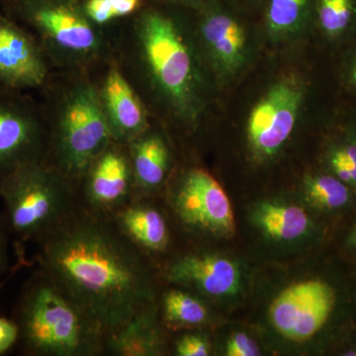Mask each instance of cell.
Here are the masks:
<instances>
[{"label": "cell", "instance_id": "obj_32", "mask_svg": "<svg viewBox=\"0 0 356 356\" xmlns=\"http://www.w3.org/2000/svg\"><path fill=\"white\" fill-rule=\"evenodd\" d=\"M254 1H255V0H254Z\"/></svg>", "mask_w": 356, "mask_h": 356}, {"label": "cell", "instance_id": "obj_18", "mask_svg": "<svg viewBox=\"0 0 356 356\" xmlns=\"http://www.w3.org/2000/svg\"><path fill=\"white\" fill-rule=\"evenodd\" d=\"M348 113L331 126L323 149L322 168L356 193V107Z\"/></svg>", "mask_w": 356, "mask_h": 356}, {"label": "cell", "instance_id": "obj_30", "mask_svg": "<svg viewBox=\"0 0 356 356\" xmlns=\"http://www.w3.org/2000/svg\"><path fill=\"white\" fill-rule=\"evenodd\" d=\"M346 247L348 252L356 257V221L353 222L351 228L348 229L346 236Z\"/></svg>", "mask_w": 356, "mask_h": 356}, {"label": "cell", "instance_id": "obj_21", "mask_svg": "<svg viewBox=\"0 0 356 356\" xmlns=\"http://www.w3.org/2000/svg\"><path fill=\"white\" fill-rule=\"evenodd\" d=\"M313 21L327 43L346 46L356 38V0H314Z\"/></svg>", "mask_w": 356, "mask_h": 356}, {"label": "cell", "instance_id": "obj_25", "mask_svg": "<svg viewBox=\"0 0 356 356\" xmlns=\"http://www.w3.org/2000/svg\"><path fill=\"white\" fill-rule=\"evenodd\" d=\"M227 356H259L261 350L257 341L245 332H234L224 348Z\"/></svg>", "mask_w": 356, "mask_h": 356}, {"label": "cell", "instance_id": "obj_4", "mask_svg": "<svg viewBox=\"0 0 356 356\" xmlns=\"http://www.w3.org/2000/svg\"><path fill=\"white\" fill-rule=\"evenodd\" d=\"M140 36L159 88L178 113L187 120H195L200 109L201 77L179 28L165 14L149 10L140 19Z\"/></svg>", "mask_w": 356, "mask_h": 356}, {"label": "cell", "instance_id": "obj_28", "mask_svg": "<svg viewBox=\"0 0 356 356\" xmlns=\"http://www.w3.org/2000/svg\"><path fill=\"white\" fill-rule=\"evenodd\" d=\"M19 331L14 320L0 317V355H4L18 343Z\"/></svg>", "mask_w": 356, "mask_h": 356}, {"label": "cell", "instance_id": "obj_24", "mask_svg": "<svg viewBox=\"0 0 356 356\" xmlns=\"http://www.w3.org/2000/svg\"><path fill=\"white\" fill-rule=\"evenodd\" d=\"M138 4L139 0H88L86 13L91 20L103 24L133 13Z\"/></svg>", "mask_w": 356, "mask_h": 356}, {"label": "cell", "instance_id": "obj_8", "mask_svg": "<svg viewBox=\"0 0 356 356\" xmlns=\"http://www.w3.org/2000/svg\"><path fill=\"white\" fill-rule=\"evenodd\" d=\"M170 205L178 221L191 231L222 238L235 234L228 194L206 170L192 168L185 172L172 191Z\"/></svg>", "mask_w": 356, "mask_h": 356}, {"label": "cell", "instance_id": "obj_9", "mask_svg": "<svg viewBox=\"0 0 356 356\" xmlns=\"http://www.w3.org/2000/svg\"><path fill=\"white\" fill-rule=\"evenodd\" d=\"M165 277L178 287L216 301L235 298L245 285L241 264L214 252L180 255L166 267Z\"/></svg>", "mask_w": 356, "mask_h": 356}, {"label": "cell", "instance_id": "obj_16", "mask_svg": "<svg viewBox=\"0 0 356 356\" xmlns=\"http://www.w3.org/2000/svg\"><path fill=\"white\" fill-rule=\"evenodd\" d=\"M158 303L147 307L105 339V353L116 356H156L165 353Z\"/></svg>", "mask_w": 356, "mask_h": 356}, {"label": "cell", "instance_id": "obj_23", "mask_svg": "<svg viewBox=\"0 0 356 356\" xmlns=\"http://www.w3.org/2000/svg\"><path fill=\"white\" fill-rule=\"evenodd\" d=\"M163 316L166 324L173 327H201L210 320V312L195 293L184 288H172L161 300Z\"/></svg>", "mask_w": 356, "mask_h": 356}, {"label": "cell", "instance_id": "obj_2", "mask_svg": "<svg viewBox=\"0 0 356 356\" xmlns=\"http://www.w3.org/2000/svg\"><path fill=\"white\" fill-rule=\"evenodd\" d=\"M18 344L35 356H96L105 334L93 318L39 268L26 282L15 310Z\"/></svg>", "mask_w": 356, "mask_h": 356}, {"label": "cell", "instance_id": "obj_6", "mask_svg": "<svg viewBox=\"0 0 356 356\" xmlns=\"http://www.w3.org/2000/svg\"><path fill=\"white\" fill-rule=\"evenodd\" d=\"M306 84L299 76L278 79L254 105L247 123L248 149L255 161L275 158L291 137L302 104Z\"/></svg>", "mask_w": 356, "mask_h": 356}, {"label": "cell", "instance_id": "obj_29", "mask_svg": "<svg viewBox=\"0 0 356 356\" xmlns=\"http://www.w3.org/2000/svg\"><path fill=\"white\" fill-rule=\"evenodd\" d=\"M8 235L3 216H0V278L8 269Z\"/></svg>", "mask_w": 356, "mask_h": 356}, {"label": "cell", "instance_id": "obj_12", "mask_svg": "<svg viewBox=\"0 0 356 356\" xmlns=\"http://www.w3.org/2000/svg\"><path fill=\"white\" fill-rule=\"evenodd\" d=\"M203 9L201 35L206 49L221 76H235L250 58L247 30L236 16L214 0Z\"/></svg>", "mask_w": 356, "mask_h": 356}, {"label": "cell", "instance_id": "obj_15", "mask_svg": "<svg viewBox=\"0 0 356 356\" xmlns=\"http://www.w3.org/2000/svg\"><path fill=\"white\" fill-rule=\"evenodd\" d=\"M110 218L145 254L165 252L170 245L168 220L161 210L146 201L132 198Z\"/></svg>", "mask_w": 356, "mask_h": 356}, {"label": "cell", "instance_id": "obj_3", "mask_svg": "<svg viewBox=\"0 0 356 356\" xmlns=\"http://www.w3.org/2000/svg\"><path fill=\"white\" fill-rule=\"evenodd\" d=\"M7 229L20 243H38L76 208L65 180L42 165L27 163L0 180Z\"/></svg>", "mask_w": 356, "mask_h": 356}, {"label": "cell", "instance_id": "obj_14", "mask_svg": "<svg viewBox=\"0 0 356 356\" xmlns=\"http://www.w3.org/2000/svg\"><path fill=\"white\" fill-rule=\"evenodd\" d=\"M250 220L264 238L280 245L305 242L317 233V225L304 206L282 199L255 204Z\"/></svg>", "mask_w": 356, "mask_h": 356}, {"label": "cell", "instance_id": "obj_31", "mask_svg": "<svg viewBox=\"0 0 356 356\" xmlns=\"http://www.w3.org/2000/svg\"><path fill=\"white\" fill-rule=\"evenodd\" d=\"M172 1L179 2V3L185 4L195 8H203L204 6H207L211 0H172Z\"/></svg>", "mask_w": 356, "mask_h": 356}, {"label": "cell", "instance_id": "obj_26", "mask_svg": "<svg viewBox=\"0 0 356 356\" xmlns=\"http://www.w3.org/2000/svg\"><path fill=\"white\" fill-rule=\"evenodd\" d=\"M344 47L339 79L344 89L356 97V38Z\"/></svg>", "mask_w": 356, "mask_h": 356}, {"label": "cell", "instance_id": "obj_7", "mask_svg": "<svg viewBox=\"0 0 356 356\" xmlns=\"http://www.w3.org/2000/svg\"><path fill=\"white\" fill-rule=\"evenodd\" d=\"M95 89L77 90L65 110L60 126V163L70 175H81L109 145L111 126Z\"/></svg>", "mask_w": 356, "mask_h": 356}, {"label": "cell", "instance_id": "obj_10", "mask_svg": "<svg viewBox=\"0 0 356 356\" xmlns=\"http://www.w3.org/2000/svg\"><path fill=\"white\" fill-rule=\"evenodd\" d=\"M0 84V180L20 166L40 159V131L34 115Z\"/></svg>", "mask_w": 356, "mask_h": 356}, {"label": "cell", "instance_id": "obj_20", "mask_svg": "<svg viewBox=\"0 0 356 356\" xmlns=\"http://www.w3.org/2000/svg\"><path fill=\"white\" fill-rule=\"evenodd\" d=\"M170 156L165 140L159 135H147L136 140L131 165L134 184L140 191H152L165 181Z\"/></svg>", "mask_w": 356, "mask_h": 356}, {"label": "cell", "instance_id": "obj_5", "mask_svg": "<svg viewBox=\"0 0 356 356\" xmlns=\"http://www.w3.org/2000/svg\"><path fill=\"white\" fill-rule=\"evenodd\" d=\"M343 307L341 288L332 278L311 276L289 283L271 301L269 325L293 343H308L331 331Z\"/></svg>", "mask_w": 356, "mask_h": 356}, {"label": "cell", "instance_id": "obj_19", "mask_svg": "<svg viewBox=\"0 0 356 356\" xmlns=\"http://www.w3.org/2000/svg\"><path fill=\"white\" fill-rule=\"evenodd\" d=\"M302 193L309 207L327 216L346 214L356 202L355 192L323 168L306 175Z\"/></svg>", "mask_w": 356, "mask_h": 356}, {"label": "cell", "instance_id": "obj_11", "mask_svg": "<svg viewBox=\"0 0 356 356\" xmlns=\"http://www.w3.org/2000/svg\"><path fill=\"white\" fill-rule=\"evenodd\" d=\"M84 187L83 207L111 217L131 200L132 165L123 152L107 146L91 163Z\"/></svg>", "mask_w": 356, "mask_h": 356}, {"label": "cell", "instance_id": "obj_22", "mask_svg": "<svg viewBox=\"0 0 356 356\" xmlns=\"http://www.w3.org/2000/svg\"><path fill=\"white\" fill-rule=\"evenodd\" d=\"M314 17V0H267L266 28L273 41L294 38Z\"/></svg>", "mask_w": 356, "mask_h": 356}, {"label": "cell", "instance_id": "obj_27", "mask_svg": "<svg viewBox=\"0 0 356 356\" xmlns=\"http://www.w3.org/2000/svg\"><path fill=\"white\" fill-rule=\"evenodd\" d=\"M210 348L209 341L201 334H185L175 343L178 356H207Z\"/></svg>", "mask_w": 356, "mask_h": 356}, {"label": "cell", "instance_id": "obj_17", "mask_svg": "<svg viewBox=\"0 0 356 356\" xmlns=\"http://www.w3.org/2000/svg\"><path fill=\"white\" fill-rule=\"evenodd\" d=\"M104 103L112 135L122 139L138 137L147 126V116L139 98L118 70H111L104 86Z\"/></svg>", "mask_w": 356, "mask_h": 356}, {"label": "cell", "instance_id": "obj_13", "mask_svg": "<svg viewBox=\"0 0 356 356\" xmlns=\"http://www.w3.org/2000/svg\"><path fill=\"white\" fill-rule=\"evenodd\" d=\"M46 74L34 40L11 18L0 14V84L15 89L38 86Z\"/></svg>", "mask_w": 356, "mask_h": 356}, {"label": "cell", "instance_id": "obj_1", "mask_svg": "<svg viewBox=\"0 0 356 356\" xmlns=\"http://www.w3.org/2000/svg\"><path fill=\"white\" fill-rule=\"evenodd\" d=\"M38 245L39 268L76 300L105 337L156 302L147 255L110 217L77 204Z\"/></svg>", "mask_w": 356, "mask_h": 356}]
</instances>
